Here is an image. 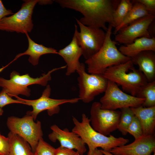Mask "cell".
Masks as SVG:
<instances>
[{
  "mask_svg": "<svg viewBox=\"0 0 155 155\" xmlns=\"http://www.w3.org/2000/svg\"><path fill=\"white\" fill-rule=\"evenodd\" d=\"M55 149L42 137L38 141L34 152V155H55Z\"/></svg>",
  "mask_w": 155,
  "mask_h": 155,
  "instance_id": "cell-26",
  "label": "cell"
},
{
  "mask_svg": "<svg viewBox=\"0 0 155 155\" xmlns=\"http://www.w3.org/2000/svg\"><path fill=\"white\" fill-rule=\"evenodd\" d=\"M72 120L74 125L72 131L78 134L87 145V155L92 154L98 147L110 152L113 148L125 145L129 142L128 139L123 137H117L111 135L107 136L96 131L91 126L90 119L85 114L82 115L81 122L74 117Z\"/></svg>",
  "mask_w": 155,
  "mask_h": 155,
  "instance_id": "cell-2",
  "label": "cell"
},
{
  "mask_svg": "<svg viewBox=\"0 0 155 155\" xmlns=\"http://www.w3.org/2000/svg\"><path fill=\"white\" fill-rule=\"evenodd\" d=\"M10 145L8 137L0 134V155H9Z\"/></svg>",
  "mask_w": 155,
  "mask_h": 155,
  "instance_id": "cell-29",
  "label": "cell"
},
{
  "mask_svg": "<svg viewBox=\"0 0 155 155\" xmlns=\"http://www.w3.org/2000/svg\"><path fill=\"white\" fill-rule=\"evenodd\" d=\"M121 112L102 109L100 102H95L90 110V123L92 128L106 136L117 129Z\"/></svg>",
  "mask_w": 155,
  "mask_h": 155,
  "instance_id": "cell-11",
  "label": "cell"
},
{
  "mask_svg": "<svg viewBox=\"0 0 155 155\" xmlns=\"http://www.w3.org/2000/svg\"><path fill=\"white\" fill-rule=\"evenodd\" d=\"M155 18V16L149 15L133 22L115 34V41L126 45L140 37H151L148 29Z\"/></svg>",
  "mask_w": 155,
  "mask_h": 155,
  "instance_id": "cell-13",
  "label": "cell"
},
{
  "mask_svg": "<svg viewBox=\"0 0 155 155\" xmlns=\"http://www.w3.org/2000/svg\"><path fill=\"white\" fill-rule=\"evenodd\" d=\"M14 13L10 9H7L4 6L1 0H0V21L4 17Z\"/></svg>",
  "mask_w": 155,
  "mask_h": 155,
  "instance_id": "cell-32",
  "label": "cell"
},
{
  "mask_svg": "<svg viewBox=\"0 0 155 155\" xmlns=\"http://www.w3.org/2000/svg\"><path fill=\"white\" fill-rule=\"evenodd\" d=\"M91 155H103L101 150H99L98 148H96L93 153Z\"/></svg>",
  "mask_w": 155,
  "mask_h": 155,
  "instance_id": "cell-34",
  "label": "cell"
},
{
  "mask_svg": "<svg viewBox=\"0 0 155 155\" xmlns=\"http://www.w3.org/2000/svg\"><path fill=\"white\" fill-rule=\"evenodd\" d=\"M52 131L48 135L49 140L53 142L58 141L60 146L72 149H75L82 155L86 151V144L82 138L77 134L70 132L67 128L62 130L54 124L52 125Z\"/></svg>",
  "mask_w": 155,
  "mask_h": 155,
  "instance_id": "cell-15",
  "label": "cell"
},
{
  "mask_svg": "<svg viewBox=\"0 0 155 155\" xmlns=\"http://www.w3.org/2000/svg\"><path fill=\"white\" fill-rule=\"evenodd\" d=\"M118 49L123 55L131 58L143 51L155 52V37H140L130 44L121 45Z\"/></svg>",
  "mask_w": 155,
  "mask_h": 155,
  "instance_id": "cell-19",
  "label": "cell"
},
{
  "mask_svg": "<svg viewBox=\"0 0 155 155\" xmlns=\"http://www.w3.org/2000/svg\"><path fill=\"white\" fill-rule=\"evenodd\" d=\"M66 67L65 65L54 68L47 73L42 74L40 77L36 78L30 77L28 74L20 75L19 73L13 71L10 74L9 80L0 77V87L11 97L17 96L19 94L29 97L30 95L31 90L28 86L34 84L46 86L51 80V75L53 72Z\"/></svg>",
  "mask_w": 155,
  "mask_h": 155,
  "instance_id": "cell-5",
  "label": "cell"
},
{
  "mask_svg": "<svg viewBox=\"0 0 155 155\" xmlns=\"http://www.w3.org/2000/svg\"><path fill=\"white\" fill-rule=\"evenodd\" d=\"M132 1L133 3L132 7L122 23L115 28L114 34L133 22L150 15L142 4L135 0Z\"/></svg>",
  "mask_w": 155,
  "mask_h": 155,
  "instance_id": "cell-22",
  "label": "cell"
},
{
  "mask_svg": "<svg viewBox=\"0 0 155 155\" xmlns=\"http://www.w3.org/2000/svg\"><path fill=\"white\" fill-rule=\"evenodd\" d=\"M76 71L79 75L78 81L80 100L84 103H89L96 96L105 92L108 80L103 75L87 73L85 65L83 63Z\"/></svg>",
  "mask_w": 155,
  "mask_h": 155,
  "instance_id": "cell-8",
  "label": "cell"
},
{
  "mask_svg": "<svg viewBox=\"0 0 155 155\" xmlns=\"http://www.w3.org/2000/svg\"><path fill=\"white\" fill-rule=\"evenodd\" d=\"M133 4L132 0H120L113 13V28H115L122 23Z\"/></svg>",
  "mask_w": 155,
  "mask_h": 155,
  "instance_id": "cell-23",
  "label": "cell"
},
{
  "mask_svg": "<svg viewBox=\"0 0 155 155\" xmlns=\"http://www.w3.org/2000/svg\"><path fill=\"white\" fill-rule=\"evenodd\" d=\"M101 150L104 155H115L112 154L110 152L105 151L102 149Z\"/></svg>",
  "mask_w": 155,
  "mask_h": 155,
  "instance_id": "cell-35",
  "label": "cell"
},
{
  "mask_svg": "<svg viewBox=\"0 0 155 155\" xmlns=\"http://www.w3.org/2000/svg\"><path fill=\"white\" fill-rule=\"evenodd\" d=\"M3 112V110L0 107V116L2 115Z\"/></svg>",
  "mask_w": 155,
  "mask_h": 155,
  "instance_id": "cell-36",
  "label": "cell"
},
{
  "mask_svg": "<svg viewBox=\"0 0 155 155\" xmlns=\"http://www.w3.org/2000/svg\"><path fill=\"white\" fill-rule=\"evenodd\" d=\"M155 20L149 25L148 30L149 34L152 37H155Z\"/></svg>",
  "mask_w": 155,
  "mask_h": 155,
  "instance_id": "cell-33",
  "label": "cell"
},
{
  "mask_svg": "<svg viewBox=\"0 0 155 155\" xmlns=\"http://www.w3.org/2000/svg\"><path fill=\"white\" fill-rule=\"evenodd\" d=\"M142 4L150 15L155 16V0H135Z\"/></svg>",
  "mask_w": 155,
  "mask_h": 155,
  "instance_id": "cell-30",
  "label": "cell"
},
{
  "mask_svg": "<svg viewBox=\"0 0 155 155\" xmlns=\"http://www.w3.org/2000/svg\"><path fill=\"white\" fill-rule=\"evenodd\" d=\"M121 109V113L117 129L123 135H125L128 133L127 129L135 115L131 108H125Z\"/></svg>",
  "mask_w": 155,
  "mask_h": 155,
  "instance_id": "cell-25",
  "label": "cell"
},
{
  "mask_svg": "<svg viewBox=\"0 0 155 155\" xmlns=\"http://www.w3.org/2000/svg\"><path fill=\"white\" fill-rule=\"evenodd\" d=\"M7 137L10 145L9 155H34L30 144L22 137L10 131Z\"/></svg>",
  "mask_w": 155,
  "mask_h": 155,
  "instance_id": "cell-21",
  "label": "cell"
},
{
  "mask_svg": "<svg viewBox=\"0 0 155 155\" xmlns=\"http://www.w3.org/2000/svg\"><path fill=\"white\" fill-rule=\"evenodd\" d=\"M26 35L28 41V49L24 52L17 55L11 63L21 56L27 55L30 56L28 59L29 62L35 66L38 64L40 57L42 55L47 54H58V51L55 49L37 44L30 38L28 33Z\"/></svg>",
  "mask_w": 155,
  "mask_h": 155,
  "instance_id": "cell-20",
  "label": "cell"
},
{
  "mask_svg": "<svg viewBox=\"0 0 155 155\" xmlns=\"http://www.w3.org/2000/svg\"><path fill=\"white\" fill-rule=\"evenodd\" d=\"M137 97L145 99L142 105L143 106H155V81L148 82L142 89Z\"/></svg>",
  "mask_w": 155,
  "mask_h": 155,
  "instance_id": "cell-24",
  "label": "cell"
},
{
  "mask_svg": "<svg viewBox=\"0 0 155 155\" xmlns=\"http://www.w3.org/2000/svg\"><path fill=\"white\" fill-rule=\"evenodd\" d=\"M102 75L108 80L121 86L124 91L137 97L148 82L143 73L134 67L131 59L108 67Z\"/></svg>",
  "mask_w": 155,
  "mask_h": 155,
  "instance_id": "cell-3",
  "label": "cell"
},
{
  "mask_svg": "<svg viewBox=\"0 0 155 155\" xmlns=\"http://www.w3.org/2000/svg\"><path fill=\"white\" fill-rule=\"evenodd\" d=\"M154 154L153 155H155V152H154Z\"/></svg>",
  "mask_w": 155,
  "mask_h": 155,
  "instance_id": "cell-37",
  "label": "cell"
},
{
  "mask_svg": "<svg viewBox=\"0 0 155 155\" xmlns=\"http://www.w3.org/2000/svg\"><path fill=\"white\" fill-rule=\"evenodd\" d=\"M104 92L100 102L101 108L103 109L116 110L127 107H136L142 105L145 100L125 93L117 84L109 80Z\"/></svg>",
  "mask_w": 155,
  "mask_h": 155,
  "instance_id": "cell-9",
  "label": "cell"
},
{
  "mask_svg": "<svg viewBox=\"0 0 155 155\" xmlns=\"http://www.w3.org/2000/svg\"><path fill=\"white\" fill-rule=\"evenodd\" d=\"M39 0H24L20 9L0 21V30L25 34L30 32L34 25L32 19L34 8Z\"/></svg>",
  "mask_w": 155,
  "mask_h": 155,
  "instance_id": "cell-7",
  "label": "cell"
},
{
  "mask_svg": "<svg viewBox=\"0 0 155 155\" xmlns=\"http://www.w3.org/2000/svg\"><path fill=\"white\" fill-rule=\"evenodd\" d=\"M57 54L61 56L67 63L66 75H71L80 68L82 63L80 62L79 59L82 55V52L75 32L70 43L59 50Z\"/></svg>",
  "mask_w": 155,
  "mask_h": 155,
  "instance_id": "cell-16",
  "label": "cell"
},
{
  "mask_svg": "<svg viewBox=\"0 0 155 155\" xmlns=\"http://www.w3.org/2000/svg\"><path fill=\"white\" fill-rule=\"evenodd\" d=\"M75 19L80 31H78L77 26L75 24L74 32L82 49V55L86 60L96 53L101 47L105 40L106 32L102 29L85 26L78 20Z\"/></svg>",
  "mask_w": 155,
  "mask_h": 155,
  "instance_id": "cell-10",
  "label": "cell"
},
{
  "mask_svg": "<svg viewBox=\"0 0 155 155\" xmlns=\"http://www.w3.org/2000/svg\"><path fill=\"white\" fill-rule=\"evenodd\" d=\"M32 117L27 113L22 118L15 116L8 117L7 125L10 131L26 141L34 152L39 140L43 135L40 121H34Z\"/></svg>",
  "mask_w": 155,
  "mask_h": 155,
  "instance_id": "cell-6",
  "label": "cell"
},
{
  "mask_svg": "<svg viewBox=\"0 0 155 155\" xmlns=\"http://www.w3.org/2000/svg\"><path fill=\"white\" fill-rule=\"evenodd\" d=\"M127 132L132 135L135 140L143 135L141 124L138 119L135 115L127 129Z\"/></svg>",
  "mask_w": 155,
  "mask_h": 155,
  "instance_id": "cell-27",
  "label": "cell"
},
{
  "mask_svg": "<svg viewBox=\"0 0 155 155\" xmlns=\"http://www.w3.org/2000/svg\"><path fill=\"white\" fill-rule=\"evenodd\" d=\"M131 108L140 122L143 135H154L155 106L146 107L141 105Z\"/></svg>",
  "mask_w": 155,
  "mask_h": 155,
  "instance_id": "cell-18",
  "label": "cell"
},
{
  "mask_svg": "<svg viewBox=\"0 0 155 155\" xmlns=\"http://www.w3.org/2000/svg\"><path fill=\"white\" fill-rule=\"evenodd\" d=\"M55 155H80L77 151L61 146L55 149Z\"/></svg>",
  "mask_w": 155,
  "mask_h": 155,
  "instance_id": "cell-31",
  "label": "cell"
},
{
  "mask_svg": "<svg viewBox=\"0 0 155 155\" xmlns=\"http://www.w3.org/2000/svg\"><path fill=\"white\" fill-rule=\"evenodd\" d=\"M155 152V134L143 135L131 143L117 147L110 151L115 155H151Z\"/></svg>",
  "mask_w": 155,
  "mask_h": 155,
  "instance_id": "cell-14",
  "label": "cell"
},
{
  "mask_svg": "<svg viewBox=\"0 0 155 155\" xmlns=\"http://www.w3.org/2000/svg\"><path fill=\"white\" fill-rule=\"evenodd\" d=\"M133 64L137 65L139 69L148 82L155 81V53L151 51L142 52L131 58Z\"/></svg>",
  "mask_w": 155,
  "mask_h": 155,
  "instance_id": "cell-17",
  "label": "cell"
},
{
  "mask_svg": "<svg viewBox=\"0 0 155 155\" xmlns=\"http://www.w3.org/2000/svg\"><path fill=\"white\" fill-rule=\"evenodd\" d=\"M120 1L57 0L55 1L63 8L73 9L81 13L83 16L78 20L83 24L102 29L106 32L108 29L106 24L113 26V13Z\"/></svg>",
  "mask_w": 155,
  "mask_h": 155,
  "instance_id": "cell-1",
  "label": "cell"
},
{
  "mask_svg": "<svg viewBox=\"0 0 155 155\" xmlns=\"http://www.w3.org/2000/svg\"><path fill=\"white\" fill-rule=\"evenodd\" d=\"M51 91L50 86L47 85L41 97L37 99L28 100L22 98L18 96L15 97L24 103L25 104L32 107V110L28 111L27 113L31 115L34 120L38 115L43 111L47 110L49 115L51 116L59 112L60 105L66 103H76L80 100L79 98L68 99L51 98H50Z\"/></svg>",
  "mask_w": 155,
  "mask_h": 155,
  "instance_id": "cell-12",
  "label": "cell"
},
{
  "mask_svg": "<svg viewBox=\"0 0 155 155\" xmlns=\"http://www.w3.org/2000/svg\"><path fill=\"white\" fill-rule=\"evenodd\" d=\"M12 103H21L24 104L22 101L18 99L14 100L3 89L0 92V107Z\"/></svg>",
  "mask_w": 155,
  "mask_h": 155,
  "instance_id": "cell-28",
  "label": "cell"
},
{
  "mask_svg": "<svg viewBox=\"0 0 155 155\" xmlns=\"http://www.w3.org/2000/svg\"><path fill=\"white\" fill-rule=\"evenodd\" d=\"M112 26L108 24L104 43L94 55L86 60L90 74H103L109 67L127 62L131 58L122 54L117 49L111 35Z\"/></svg>",
  "mask_w": 155,
  "mask_h": 155,
  "instance_id": "cell-4",
  "label": "cell"
}]
</instances>
